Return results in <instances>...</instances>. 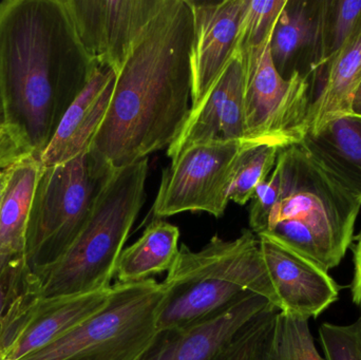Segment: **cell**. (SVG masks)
<instances>
[{"mask_svg":"<svg viewBox=\"0 0 361 360\" xmlns=\"http://www.w3.org/2000/svg\"><path fill=\"white\" fill-rule=\"evenodd\" d=\"M248 1L188 0L193 18L191 109L201 103L237 51L238 34Z\"/></svg>","mask_w":361,"mask_h":360,"instance_id":"4fadbf2b","label":"cell"},{"mask_svg":"<svg viewBox=\"0 0 361 360\" xmlns=\"http://www.w3.org/2000/svg\"><path fill=\"white\" fill-rule=\"evenodd\" d=\"M280 192V175L278 169L274 168L267 181L263 182L252 197L250 206V230L257 236L267 230L269 213L277 202Z\"/></svg>","mask_w":361,"mask_h":360,"instance_id":"83f0119b","label":"cell"},{"mask_svg":"<svg viewBox=\"0 0 361 360\" xmlns=\"http://www.w3.org/2000/svg\"><path fill=\"white\" fill-rule=\"evenodd\" d=\"M116 80L114 70L97 66L88 84L70 106L40 156L42 166L69 162L91 149L109 109Z\"/></svg>","mask_w":361,"mask_h":360,"instance_id":"2e32d148","label":"cell"},{"mask_svg":"<svg viewBox=\"0 0 361 360\" xmlns=\"http://www.w3.org/2000/svg\"><path fill=\"white\" fill-rule=\"evenodd\" d=\"M280 192L260 236L326 271L343 261L354 241L361 202L300 145L278 154Z\"/></svg>","mask_w":361,"mask_h":360,"instance_id":"3957f363","label":"cell"},{"mask_svg":"<svg viewBox=\"0 0 361 360\" xmlns=\"http://www.w3.org/2000/svg\"><path fill=\"white\" fill-rule=\"evenodd\" d=\"M6 125V113H4V101H2L1 91H0V129Z\"/></svg>","mask_w":361,"mask_h":360,"instance_id":"836d02e7","label":"cell"},{"mask_svg":"<svg viewBox=\"0 0 361 360\" xmlns=\"http://www.w3.org/2000/svg\"><path fill=\"white\" fill-rule=\"evenodd\" d=\"M241 56L245 67L243 145L281 150L300 144L312 101L311 74L297 70L282 77L274 66L271 44Z\"/></svg>","mask_w":361,"mask_h":360,"instance_id":"ba28073f","label":"cell"},{"mask_svg":"<svg viewBox=\"0 0 361 360\" xmlns=\"http://www.w3.org/2000/svg\"><path fill=\"white\" fill-rule=\"evenodd\" d=\"M319 92L312 99L305 120V137L352 116V101L361 84V19L338 52L326 65Z\"/></svg>","mask_w":361,"mask_h":360,"instance_id":"e0dca14e","label":"cell"},{"mask_svg":"<svg viewBox=\"0 0 361 360\" xmlns=\"http://www.w3.org/2000/svg\"><path fill=\"white\" fill-rule=\"evenodd\" d=\"M259 360H326L320 356L309 319L279 311Z\"/></svg>","mask_w":361,"mask_h":360,"instance_id":"603a6c76","label":"cell"},{"mask_svg":"<svg viewBox=\"0 0 361 360\" xmlns=\"http://www.w3.org/2000/svg\"><path fill=\"white\" fill-rule=\"evenodd\" d=\"M188 0H166L120 71L105 120L91 150L116 169L169 148L192 107Z\"/></svg>","mask_w":361,"mask_h":360,"instance_id":"6da1fadb","label":"cell"},{"mask_svg":"<svg viewBox=\"0 0 361 360\" xmlns=\"http://www.w3.org/2000/svg\"><path fill=\"white\" fill-rule=\"evenodd\" d=\"M180 230L163 219H154L139 240L123 249L116 268L118 283H135L169 272L179 255Z\"/></svg>","mask_w":361,"mask_h":360,"instance_id":"ffe728a7","label":"cell"},{"mask_svg":"<svg viewBox=\"0 0 361 360\" xmlns=\"http://www.w3.org/2000/svg\"><path fill=\"white\" fill-rule=\"evenodd\" d=\"M97 63L63 0L0 2V91L6 125L42 156Z\"/></svg>","mask_w":361,"mask_h":360,"instance_id":"7a4b0ae2","label":"cell"},{"mask_svg":"<svg viewBox=\"0 0 361 360\" xmlns=\"http://www.w3.org/2000/svg\"><path fill=\"white\" fill-rule=\"evenodd\" d=\"M319 337L326 360H361V313L347 325L324 323Z\"/></svg>","mask_w":361,"mask_h":360,"instance_id":"4316f807","label":"cell"},{"mask_svg":"<svg viewBox=\"0 0 361 360\" xmlns=\"http://www.w3.org/2000/svg\"><path fill=\"white\" fill-rule=\"evenodd\" d=\"M148 159L116 169L92 216L66 255L39 278L27 274L44 299L106 291L146 200Z\"/></svg>","mask_w":361,"mask_h":360,"instance_id":"5b68a950","label":"cell"},{"mask_svg":"<svg viewBox=\"0 0 361 360\" xmlns=\"http://www.w3.org/2000/svg\"><path fill=\"white\" fill-rule=\"evenodd\" d=\"M300 145L361 202V118H339Z\"/></svg>","mask_w":361,"mask_h":360,"instance_id":"ac0fdd59","label":"cell"},{"mask_svg":"<svg viewBox=\"0 0 361 360\" xmlns=\"http://www.w3.org/2000/svg\"><path fill=\"white\" fill-rule=\"evenodd\" d=\"M288 0H250L238 34L237 52L261 50L271 44L274 29Z\"/></svg>","mask_w":361,"mask_h":360,"instance_id":"d4e9b609","label":"cell"},{"mask_svg":"<svg viewBox=\"0 0 361 360\" xmlns=\"http://www.w3.org/2000/svg\"><path fill=\"white\" fill-rule=\"evenodd\" d=\"M361 19V0L319 1L318 35L310 73L326 66Z\"/></svg>","mask_w":361,"mask_h":360,"instance_id":"7402d4cb","label":"cell"},{"mask_svg":"<svg viewBox=\"0 0 361 360\" xmlns=\"http://www.w3.org/2000/svg\"><path fill=\"white\" fill-rule=\"evenodd\" d=\"M42 170L40 156L34 154L10 167L0 202V254L23 255L30 209Z\"/></svg>","mask_w":361,"mask_h":360,"instance_id":"d6986e66","label":"cell"},{"mask_svg":"<svg viewBox=\"0 0 361 360\" xmlns=\"http://www.w3.org/2000/svg\"><path fill=\"white\" fill-rule=\"evenodd\" d=\"M154 278L112 285L107 304L63 337L20 360H137L158 333L166 298Z\"/></svg>","mask_w":361,"mask_h":360,"instance_id":"52a82bcc","label":"cell"},{"mask_svg":"<svg viewBox=\"0 0 361 360\" xmlns=\"http://www.w3.org/2000/svg\"><path fill=\"white\" fill-rule=\"evenodd\" d=\"M106 291L44 299L27 276L2 317L0 360H20L52 344L97 314L109 300Z\"/></svg>","mask_w":361,"mask_h":360,"instance_id":"30bf717a","label":"cell"},{"mask_svg":"<svg viewBox=\"0 0 361 360\" xmlns=\"http://www.w3.org/2000/svg\"><path fill=\"white\" fill-rule=\"evenodd\" d=\"M166 0H63L90 58L120 71L131 49Z\"/></svg>","mask_w":361,"mask_h":360,"instance_id":"8fae6325","label":"cell"},{"mask_svg":"<svg viewBox=\"0 0 361 360\" xmlns=\"http://www.w3.org/2000/svg\"><path fill=\"white\" fill-rule=\"evenodd\" d=\"M8 170H10V167L0 170V202H1L2 194H4V187H6V180H8Z\"/></svg>","mask_w":361,"mask_h":360,"instance_id":"d6a6232c","label":"cell"},{"mask_svg":"<svg viewBox=\"0 0 361 360\" xmlns=\"http://www.w3.org/2000/svg\"><path fill=\"white\" fill-rule=\"evenodd\" d=\"M258 237L280 311L310 321L317 318L338 300L341 287L328 271L267 237Z\"/></svg>","mask_w":361,"mask_h":360,"instance_id":"9a60e30c","label":"cell"},{"mask_svg":"<svg viewBox=\"0 0 361 360\" xmlns=\"http://www.w3.org/2000/svg\"><path fill=\"white\" fill-rule=\"evenodd\" d=\"M162 283L167 295L159 313L158 331L192 327L252 294L267 298L279 309L260 240L250 230H242L233 240L214 235L197 252L180 245Z\"/></svg>","mask_w":361,"mask_h":360,"instance_id":"277c9868","label":"cell"},{"mask_svg":"<svg viewBox=\"0 0 361 360\" xmlns=\"http://www.w3.org/2000/svg\"><path fill=\"white\" fill-rule=\"evenodd\" d=\"M275 318V311L262 313L235 336L216 360H259Z\"/></svg>","mask_w":361,"mask_h":360,"instance_id":"484cf974","label":"cell"},{"mask_svg":"<svg viewBox=\"0 0 361 360\" xmlns=\"http://www.w3.org/2000/svg\"><path fill=\"white\" fill-rule=\"evenodd\" d=\"M352 116L356 118H361V84L356 90L355 95H354L353 101H352Z\"/></svg>","mask_w":361,"mask_h":360,"instance_id":"1f68e13d","label":"cell"},{"mask_svg":"<svg viewBox=\"0 0 361 360\" xmlns=\"http://www.w3.org/2000/svg\"><path fill=\"white\" fill-rule=\"evenodd\" d=\"M31 154L23 139L10 127L0 129V170L8 168Z\"/></svg>","mask_w":361,"mask_h":360,"instance_id":"f546056e","label":"cell"},{"mask_svg":"<svg viewBox=\"0 0 361 360\" xmlns=\"http://www.w3.org/2000/svg\"><path fill=\"white\" fill-rule=\"evenodd\" d=\"M280 149L271 146L245 147L240 152L227 192L229 202L245 205L275 168Z\"/></svg>","mask_w":361,"mask_h":360,"instance_id":"cb8c5ba5","label":"cell"},{"mask_svg":"<svg viewBox=\"0 0 361 360\" xmlns=\"http://www.w3.org/2000/svg\"><path fill=\"white\" fill-rule=\"evenodd\" d=\"M25 274L21 254H0V327L6 308L18 292Z\"/></svg>","mask_w":361,"mask_h":360,"instance_id":"f1b7e54d","label":"cell"},{"mask_svg":"<svg viewBox=\"0 0 361 360\" xmlns=\"http://www.w3.org/2000/svg\"><path fill=\"white\" fill-rule=\"evenodd\" d=\"M319 1L288 0L274 29L271 55L274 66L282 77L297 71L303 55L313 57L318 35Z\"/></svg>","mask_w":361,"mask_h":360,"instance_id":"44dd1931","label":"cell"},{"mask_svg":"<svg viewBox=\"0 0 361 360\" xmlns=\"http://www.w3.org/2000/svg\"><path fill=\"white\" fill-rule=\"evenodd\" d=\"M353 255L354 276L351 285L352 300L356 306H361V230L355 237Z\"/></svg>","mask_w":361,"mask_h":360,"instance_id":"4dcf8cb0","label":"cell"},{"mask_svg":"<svg viewBox=\"0 0 361 360\" xmlns=\"http://www.w3.org/2000/svg\"><path fill=\"white\" fill-rule=\"evenodd\" d=\"M245 147L241 142L214 141L180 152L163 170L152 206L154 219L187 211L222 217L229 203L227 192L233 166Z\"/></svg>","mask_w":361,"mask_h":360,"instance_id":"9c48e42d","label":"cell"},{"mask_svg":"<svg viewBox=\"0 0 361 360\" xmlns=\"http://www.w3.org/2000/svg\"><path fill=\"white\" fill-rule=\"evenodd\" d=\"M271 306H275L262 296H246L203 323L187 329L158 331L137 360H216L246 325Z\"/></svg>","mask_w":361,"mask_h":360,"instance_id":"5bb4252c","label":"cell"},{"mask_svg":"<svg viewBox=\"0 0 361 360\" xmlns=\"http://www.w3.org/2000/svg\"><path fill=\"white\" fill-rule=\"evenodd\" d=\"M244 85L243 58L235 51L222 73L210 87L199 105L192 108L177 139L167 148L171 160L186 148L208 142H243Z\"/></svg>","mask_w":361,"mask_h":360,"instance_id":"7c38bea8","label":"cell"},{"mask_svg":"<svg viewBox=\"0 0 361 360\" xmlns=\"http://www.w3.org/2000/svg\"><path fill=\"white\" fill-rule=\"evenodd\" d=\"M116 171L91 149L69 162L42 166L23 245L29 276L39 278L69 251Z\"/></svg>","mask_w":361,"mask_h":360,"instance_id":"8992f818","label":"cell"}]
</instances>
